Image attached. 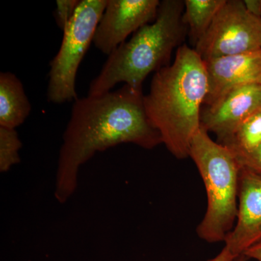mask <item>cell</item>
<instances>
[{"instance_id": "obj_1", "label": "cell", "mask_w": 261, "mask_h": 261, "mask_svg": "<svg viewBox=\"0 0 261 261\" xmlns=\"http://www.w3.org/2000/svg\"><path fill=\"white\" fill-rule=\"evenodd\" d=\"M144 96L142 90L124 84L118 90L73 102L57 168L55 197L60 203L74 194L81 166L96 152L124 143L148 149L162 143L147 118Z\"/></svg>"}, {"instance_id": "obj_2", "label": "cell", "mask_w": 261, "mask_h": 261, "mask_svg": "<svg viewBox=\"0 0 261 261\" xmlns=\"http://www.w3.org/2000/svg\"><path fill=\"white\" fill-rule=\"evenodd\" d=\"M207 91L204 61L195 49L183 44L172 64L154 73L149 92L144 96L149 122L176 159L189 157L192 139L201 128Z\"/></svg>"}, {"instance_id": "obj_3", "label": "cell", "mask_w": 261, "mask_h": 261, "mask_svg": "<svg viewBox=\"0 0 261 261\" xmlns=\"http://www.w3.org/2000/svg\"><path fill=\"white\" fill-rule=\"evenodd\" d=\"M184 10L181 0L161 2L153 23L134 33L129 40L108 56L100 73L89 85L88 96L108 93L121 82L142 90L147 75L169 65L173 49L182 45L187 34Z\"/></svg>"}, {"instance_id": "obj_4", "label": "cell", "mask_w": 261, "mask_h": 261, "mask_svg": "<svg viewBox=\"0 0 261 261\" xmlns=\"http://www.w3.org/2000/svg\"><path fill=\"white\" fill-rule=\"evenodd\" d=\"M189 157L198 168L207 194V210L197 234L207 243L224 242L238 217L241 165L232 151L214 142L202 127L192 139Z\"/></svg>"}, {"instance_id": "obj_5", "label": "cell", "mask_w": 261, "mask_h": 261, "mask_svg": "<svg viewBox=\"0 0 261 261\" xmlns=\"http://www.w3.org/2000/svg\"><path fill=\"white\" fill-rule=\"evenodd\" d=\"M108 0H81L74 15L63 31L61 48L49 63L47 99L55 104L74 102L77 71L93 42Z\"/></svg>"}, {"instance_id": "obj_6", "label": "cell", "mask_w": 261, "mask_h": 261, "mask_svg": "<svg viewBox=\"0 0 261 261\" xmlns=\"http://www.w3.org/2000/svg\"><path fill=\"white\" fill-rule=\"evenodd\" d=\"M194 49L202 61L261 50V18L241 0H226Z\"/></svg>"}, {"instance_id": "obj_7", "label": "cell", "mask_w": 261, "mask_h": 261, "mask_svg": "<svg viewBox=\"0 0 261 261\" xmlns=\"http://www.w3.org/2000/svg\"><path fill=\"white\" fill-rule=\"evenodd\" d=\"M160 4L159 0H108L94 34V46L109 56L130 34L153 23Z\"/></svg>"}, {"instance_id": "obj_8", "label": "cell", "mask_w": 261, "mask_h": 261, "mask_svg": "<svg viewBox=\"0 0 261 261\" xmlns=\"http://www.w3.org/2000/svg\"><path fill=\"white\" fill-rule=\"evenodd\" d=\"M261 110V85H247L230 91L201 111V127L216 135L224 145L248 117Z\"/></svg>"}, {"instance_id": "obj_9", "label": "cell", "mask_w": 261, "mask_h": 261, "mask_svg": "<svg viewBox=\"0 0 261 261\" xmlns=\"http://www.w3.org/2000/svg\"><path fill=\"white\" fill-rule=\"evenodd\" d=\"M203 61L208 80L205 106H213L238 87L261 85V50Z\"/></svg>"}, {"instance_id": "obj_10", "label": "cell", "mask_w": 261, "mask_h": 261, "mask_svg": "<svg viewBox=\"0 0 261 261\" xmlns=\"http://www.w3.org/2000/svg\"><path fill=\"white\" fill-rule=\"evenodd\" d=\"M261 240V175L241 168L236 223L225 247L239 256Z\"/></svg>"}, {"instance_id": "obj_11", "label": "cell", "mask_w": 261, "mask_h": 261, "mask_svg": "<svg viewBox=\"0 0 261 261\" xmlns=\"http://www.w3.org/2000/svg\"><path fill=\"white\" fill-rule=\"evenodd\" d=\"M32 106L20 80L11 72L0 73V126L15 128L27 119Z\"/></svg>"}, {"instance_id": "obj_12", "label": "cell", "mask_w": 261, "mask_h": 261, "mask_svg": "<svg viewBox=\"0 0 261 261\" xmlns=\"http://www.w3.org/2000/svg\"><path fill=\"white\" fill-rule=\"evenodd\" d=\"M226 0H185L183 21L194 47L205 35Z\"/></svg>"}, {"instance_id": "obj_13", "label": "cell", "mask_w": 261, "mask_h": 261, "mask_svg": "<svg viewBox=\"0 0 261 261\" xmlns=\"http://www.w3.org/2000/svg\"><path fill=\"white\" fill-rule=\"evenodd\" d=\"M260 145L261 110L248 117L224 146L239 158L250 153Z\"/></svg>"}, {"instance_id": "obj_14", "label": "cell", "mask_w": 261, "mask_h": 261, "mask_svg": "<svg viewBox=\"0 0 261 261\" xmlns=\"http://www.w3.org/2000/svg\"><path fill=\"white\" fill-rule=\"evenodd\" d=\"M22 147L15 128L0 126V171L5 173L20 162L19 150Z\"/></svg>"}, {"instance_id": "obj_15", "label": "cell", "mask_w": 261, "mask_h": 261, "mask_svg": "<svg viewBox=\"0 0 261 261\" xmlns=\"http://www.w3.org/2000/svg\"><path fill=\"white\" fill-rule=\"evenodd\" d=\"M80 3V0H57L54 16L57 25L63 32L74 15Z\"/></svg>"}, {"instance_id": "obj_16", "label": "cell", "mask_w": 261, "mask_h": 261, "mask_svg": "<svg viewBox=\"0 0 261 261\" xmlns=\"http://www.w3.org/2000/svg\"><path fill=\"white\" fill-rule=\"evenodd\" d=\"M237 159L242 167L261 175V145L250 153L237 158Z\"/></svg>"}, {"instance_id": "obj_17", "label": "cell", "mask_w": 261, "mask_h": 261, "mask_svg": "<svg viewBox=\"0 0 261 261\" xmlns=\"http://www.w3.org/2000/svg\"><path fill=\"white\" fill-rule=\"evenodd\" d=\"M243 2L250 14L261 18V0H245Z\"/></svg>"}, {"instance_id": "obj_18", "label": "cell", "mask_w": 261, "mask_h": 261, "mask_svg": "<svg viewBox=\"0 0 261 261\" xmlns=\"http://www.w3.org/2000/svg\"><path fill=\"white\" fill-rule=\"evenodd\" d=\"M243 254L247 258H252L261 261V240L258 243L252 245L250 248L247 249Z\"/></svg>"}, {"instance_id": "obj_19", "label": "cell", "mask_w": 261, "mask_h": 261, "mask_svg": "<svg viewBox=\"0 0 261 261\" xmlns=\"http://www.w3.org/2000/svg\"><path fill=\"white\" fill-rule=\"evenodd\" d=\"M237 257L238 256L233 255V254L228 250L227 247L224 246L222 250H221L216 257L207 261H234Z\"/></svg>"}, {"instance_id": "obj_20", "label": "cell", "mask_w": 261, "mask_h": 261, "mask_svg": "<svg viewBox=\"0 0 261 261\" xmlns=\"http://www.w3.org/2000/svg\"><path fill=\"white\" fill-rule=\"evenodd\" d=\"M247 259L248 258L244 254H242V255L237 257L234 261H247Z\"/></svg>"}]
</instances>
